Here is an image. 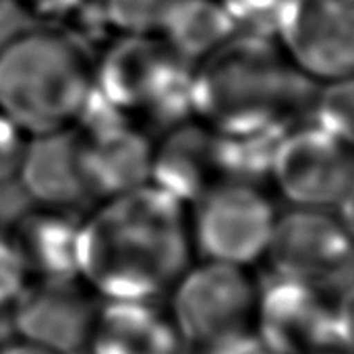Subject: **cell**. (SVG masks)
<instances>
[{"mask_svg": "<svg viewBox=\"0 0 354 354\" xmlns=\"http://www.w3.org/2000/svg\"><path fill=\"white\" fill-rule=\"evenodd\" d=\"M189 207L145 185L81 220L79 274L100 301H160L193 263Z\"/></svg>", "mask_w": 354, "mask_h": 354, "instance_id": "cell-1", "label": "cell"}, {"mask_svg": "<svg viewBox=\"0 0 354 354\" xmlns=\"http://www.w3.org/2000/svg\"><path fill=\"white\" fill-rule=\"evenodd\" d=\"M317 83L272 37L234 35L193 75V116L222 137H282L305 122Z\"/></svg>", "mask_w": 354, "mask_h": 354, "instance_id": "cell-2", "label": "cell"}, {"mask_svg": "<svg viewBox=\"0 0 354 354\" xmlns=\"http://www.w3.org/2000/svg\"><path fill=\"white\" fill-rule=\"evenodd\" d=\"M95 56L50 23L0 50V112L27 137L71 129L93 93Z\"/></svg>", "mask_w": 354, "mask_h": 354, "instance_id": "cell-3", "label": "cell"}, {"mask_svg": "<svg viewBox=\"0 0 354 354\" xmlns=\"http://www.w3.org/2000/svg\"><path fill=\"white\" fill-rule=\"evenodd\" d=\"M193 75L158 35H114L93 62V93L156 137L193 116Z\"/></svg>", "mask_w": 354, "mask_h": 354, "instance_id": "cell-4", "label": "cell"}, {"mask_svg": "<svg viewBox=\"0 0 354 354\" xmlns=\"http://www.w3.org/2000/svg\"><path fill=\"white\" fill-rule=\"evenodd\" d=\"M253 332L278 354H351L353 284L319 288L272 276L259 284Z\"/></svg>", "mask_w": 354, "mask_h": 354, "instance_id": "cell-5", "label": "cell"}, {"mask_svg": "<svg viewBox=\"0 0 354 354\" xmlns=\"http://www.w3.org/2000/svg\"><path fill=\"white\" fill-rule=\"evenodd\" d=\"M276 220L278 209L261 185L226 180L189 207L193 253L251 270L263 261Z\"/></svg>", "mask_w": 354, "mask_h": 354, "instance_id": "cell-6", "label": "cell"}, {"mask_svg": "<svg viewBox=\"0 0 354 354\" xmlns=\"http://www.w3.org/2000/svg\"><path fill=\"white\" fill-rule=\"evenodd\" d=\"M168 313L187 346L203 351L253 330L259 282L251 270L201 261L168 292Z\"/></svg>", "mask_w": 354, "mask_h": 354, "instance_id": "cell-7", "label": "cell"}, {"mask_svg": "<svg viewBox=\"0 0 354 354\" xmlns=\"http://www.w3.org/2000/svg\"><path fill=\"white\" fill-rule=\"evenodd\" d=\"M272 276L338 288L353 274V203L340 209L290 207L278 214L263 257Z\"/></svg>", "mask_w": 354, "mask_h": 354, "instance_id": "cell-8", "label": "cell"}, {"mask_svg": "<svg viewBox=\"0 0 354 354\" xmlns=\"http://www.w3.org/2000/svg\"><path fill=\"white\" fill-rule=\"evenodd\" d=\"M270 180L290 207L340 209L353 203V143L315 124L292 127L276 145Z\"/></svg>", "mask_w": 354, "mask_h": 354, "instance_id": "cell-9", "label": "cell"}, {"mask_svg": "<svg viewBox=\"0 0 354 354\" xmlns=\"http://www.w3.org/2000/svg\"><path fill=\"white\" fill-rule=\"evenodd\" d=\"M73 129L89 199L104 201L149 185L153 135L104 106L95 93Z\"/></svg>", "mask_w": 354, "mask_h": 354, "instance_id": "cell-10", "label": "cell"}, {"mask_svg": "<svg viewBox=\"0 0 354 354\" xmlns=\"http://www.w3.org/2000/svg\"><path fill=\"white\" fill-rule=\"evenodd\" d=\"M276 41L313 83L353 79L354 0H286Z\"/></svg>", "mask_w": 354, "mask_h": 354, "instance_id": "cell-11", "label": "cell"}, {"mask_svg": "<svg viewBox=\"0 0 354 354\" xmlns=\"http://www.w3.org/2000/svg\"><path fill=\"white\" fill-rule=\"evenodd\" d=\"M100 299L81 282H29L8 313L17 340L50 354L85 348Z\"/></svg>", "mask_w": 354, "mask_h": 354, "instance_id": "cell-12", "label": "cell"}, {"mask_svg": "<svg viewBox=\"0 0 354 354\" xmlns=\"http://www.w3.org/2000/svg\"><path fill=\"white\" fill-rule=\"evenodd\" d=\"M226 180L224 141L199 118L191 116L153 137L149 185L185 207Z\"/></svg>", "mask_w": 354, "mask_h": 354, "instance_id": "cell-13", "label": "cell"}, {"mask_svg": "<svg viewBox=\"0 0 354 354\" xmlns=\"http://www.w3.org/2000/svg\"><path fill=\"white\" fill-rule=\"evenodd\" d=\"M83 351L89 354H185L187 344L160 301H100Z\"/></svg>", "mask_w": 354, "mask_h": 354, "instance_id": "cell-14", "label": "cell"}, {"mask_svg": "<svg viewBox=\"0 0 354 354\" xmlns=\"http://www.w3.org/2000/svg\"><path fill=\"white\" fill-rule=\"evenodd\" d=\"M15 180L21 183L37 207L73 212L77 205L89 201L75 129L27 137Z\"/></svg>", "mask_w": 354, "mask_h": 354, "instance_id": "cell-15", "label": "cell"}, {"mask_svg": "<svg viewBox=\"0 0 354 354\" xmlns=\"http://www.w3.org/2000/svg\"><path fill=\"white\" fill-rule=\"evenodd\" d=\"M31 282H73L79 274L81 218L33 205L8 226Z\"/></svg>", "mask_w": 354, "mask_h": 354, "instance_id": "cell-16", "label": "cell"}, {"mask_svg": "<svg viewBox=\"0 0 354 354\" xmlns=\"http://www.w3.org/2000/svg\"><path fill=\"white\" fill-rule=\"evenodd\" d=\"M153 35L197 66L234 37L236 31L220 0H172Z\"/></svg>", "mask_w": 354, "mask_h": 354, "instance_id": "cell-17", "label": "cell"}, {"mask_svg": "<svg viewBox=\"0 0 354 354\" xmlns=\"http://www.w3.org/2000/svg\"><path fill=\"white\" fill-rule=\"evenodd\" d=\"M305 122L354 143V85L353 79L317 83Z\"/></svg>", "mask_w": 354, "mask_h": 354, "instance_id": "cell-18", "label": "cell"}, {"mask_svg": "<svg viewBox=\"0 0 354 354\" xmlns=\"http://www.w3.org/2000/svg\"><path fill=\"white\" fill-rule=\"evenodd\" d=\"M172 0H102L104 17L114 35L156 33Z\"/></svg>", "mask_w": 354, "mask_h": 354, "instance_id": "cell-19", "label": "cell"}, {"mask_svg": "<svg viewBox=\"0 0 354 354\" xmlns=\"http://www.w3.org/2000/svg\"><path fill=\"white\" fill-rule=\"evenodd\" d=\"M236 35L276 39L282 6L286 0H220Z\"/></svg>", "mask_w": 354, "mask_h": 354, "instance_id": "cell-20", "label": "cell"}, {"mask_svg": "<svg viewBox=\"0 0 354 354\" xmlns=\"http://www.w3.org/2000/svg\"><path fill=\"white\" fill-rule=\"evenodd\" d=\"M31 282L8 228H0V315H8Z\"/></svg>", "mask_w": 354, "mask_h": 354, "instance_id": "cell-21", "label": "cell"}, {"mask_svg": "<svg viewBox=\"0 0 354 354\" xmlns=\"http://www.w3.org/2000/svg\"><path fill=\"white\" fill-rule=\"evenodd\" d=\"M27 135L0 112V187L17 178Z\"/></svg>", "mask_w": 354, "mask_h": 354, "instance_id": "cell-22", "label": "cell"}, {"mask_svg": "<svg viewBox=\"0 0 354 354\" xmlns=\"http://www.w3.org/2000/svg\"><path fill=\"white\" fill-rule=\"evenodd\" d=\"M35 21L19 0H0V50Z\"/></svg>", "mask_w": 354, "mask_h": 354, "instance_id": "cell-23", "label": "cell"}, {"mask_svg": "<svg viewBox=\"0 0 354 354\" xmlns=\"http://www.w3.org/2000/svg\"><path fill=\"white\" fill-rule=\"evenodd\" d=\"M201 354H278L272 351L253 330L236 334L232 338H226L218 344H212L203 348Z\"/></svg>", "mask_w": 354, "mask_h": 354, "instance_id": "cell-24", "label": "cell"}, {"mask_svg": "<svg viewBox=\"0 0 354 354\" xmlns=\"http://www.w3.org/2000/svg\"><path fill=\"white\" fill-rule=\"evenodd\" d=\"M23 8L37 23H60L71 10H75L83 0H19Z\"/></svg>", "mask_w": 354, "mask_h": 354, "instance_id": "cell-25", "label": "cell"}, {"mask_svg": "<svg viewBox=\"0 0 354 354\" xmlns=\"http://www.w3.org/2000/svg\"><path fill=\"white\" fill-rule=\"evenodd\" d=\"M0 354H50L41 348H35L31 344H25L21 340H15V342H6L0 346Z\"/></svg>", "mask_w": 354, "mask_h": 354, "instance_id": "cell-26", "label": "cell"}, {"mask_svg": "<svg viewBox=\"0 0 354 354\" xmlns=\"http://www.w3.org/2000/svg\"><path fill=\"white\" fill-rule=\"evenodd\" d=\"M317 354H344V353H317Z\"/></svg>", "mask_w": 354, "mask_h": 354, "instance_id": "cell-27", "label": "cell"}]
</instances>
